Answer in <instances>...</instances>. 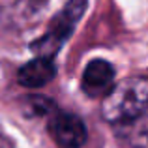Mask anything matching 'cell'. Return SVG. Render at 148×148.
Segmentation results:
<instances>
[{
  "label": "cell",
  "instance_id": "cell-1",
  "mask_svg": "<svg viewBox=\"0 0 148 148\" xmlns=\"http://www.w3.org/2000/svg\"><path fill=\"white\" fill-rule=\"evenodd\" d=\"M103 120L126 148H148V77H127L101 103Z\"/></svg>",
  "mask_w": 148,
  "mask_h": 148
},
{
  "label": "cell",
  "instance_id": "cell-2",
  "mask_svg": "<svg viewBox=\"0 0 148 148\" xmlns=\"http://www.w3.org/2000/svg\"><path fill=\"white\" fill-rule=\"evenodd\" d=\"M86 6L88 0H68L66 6L53 17L49 30L30 45L36 56H56V53L66 43V40L73 34V28L79 23V19L84 15Z\"/></svg>",
  "mask_w": 148,
  "mask_h": 148
},
{
  "label": "cell",
  "instance_id": "cell-3",
  "mask_svg": "<svg viewBox=\"0 0 148 148\" xmlns=\"http://www.w3.org/2000/svg\"><path fill=\"white\" fill-rule=\"evenodd\" d=\"M49 133L58 146L62 148H81L88 139L84 122L71 112L53 111L49 114Z\"/></svg>",
  "mask_w": 148,
  "mask_h": 148
},
{
  "label": "cell",
  "instance_id": "cell-4",
  "mask_svg": "<svg viewBox=\"0 0 148 148\" xmlns=\"http://www.w3.org/2000/svg\"><path fill=\"white\" fill-rule=\"evenodd\" d=\"M114 75L116 71L111 62L103 60V58H96V60L88 62L84 68L81 86L86 96L103 99L114 88Z\"/></svg>",
  "mask_w": 148,
  "mask_h": 148
},
{
  "label": "cell",
  "instance_id": "cell-5",
  "mask_svg": "<svg viewBox=\"0 0 148 148\" xmlns=\"http://www.w3.org/2000/svg\"><path fill=\"white\" fill-rule=\"evenodd\" d=\"M56 66L49 56H36L34 60L26 62L17 71V81L21 86L26 88H41L54 79Z\"/></svg>",
  "mask_w": 148,
  "mask_h": 148
},
{
  "label": "cell",
  "instance_id": "cell-6",
  "mask_svg": "<svg viewBox=\"0 0 148 148\" xmlns=\"http://www.w3.org/2000/svg\"><path fill=\"white\" fill-rule=\"evenodd\" d=\"M0 148H11V143L8 141V137L4 135L2 127H0Z\"/></svg>",
  "mask_w": 148,
  "mask_h": 148
}]
</instances>
